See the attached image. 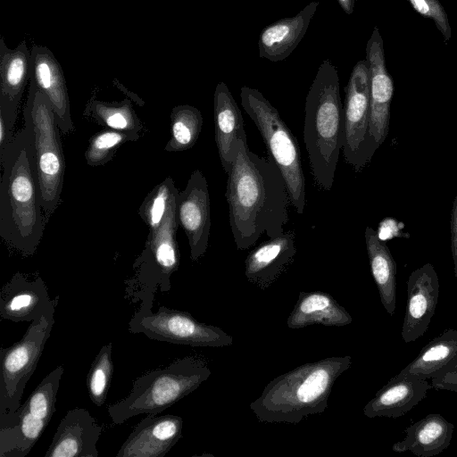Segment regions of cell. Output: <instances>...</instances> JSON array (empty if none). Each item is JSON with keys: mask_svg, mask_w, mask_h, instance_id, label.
Returning a JSON list of instances; mask_svg holds the SVG:
<instances>
[{"mask_svg": "<svg viewBox=\"0 0 457 457\" xmlns=\"http://www.w3.org/2000/svg\"><path fill=\"white\" fill-rule=\"evenodd\" d=\"M225 196L238 250L253 245L262 234L273 238L285 232L291 201L283 174L270 157L252 152L247 141L238 143Z\"/></svg>", "mask_w": 457, "mask_h": 457, "instance_id": "cell-1", "label": "cell"}, {"mask_svg": "<svg viewBox=\"0 0 457 457\" xmlns=\"http://www.w3.org/2000/svg\"><path fill=\"white\" fill-rule=\"evenodd\" d=\"M20 129L0 154V237L23 256L33 255L46 221L40 203V187L34 157V133L23 117Z\"/></svg>", "mask_w": 457, "mask_h": 457, "instance_id": "cell-2", "label": "cell"}, {"mask_svg": "<svg viewBox=\"0 0 457 457\" xmlns=\"http://www.w3.org/2000/svg\"><path fill=\"white\" fill-rule=\"evenodd\" d=\"M351 365L349 355L302 364L269 382L250 409L262 422L297 424L327 409L336 380Z\"/></svg>", "mask_w": 457, "mask_h": 457, "instance_id": "cell-3", "label": "cell"}, {"mask_svg": "<svg viewBox=\"0 0 457 457\" xmlns=\"http://www.w3.org/2000/svg\"><path fill=\"white\" fill-rule=\"evenodd\" d=\"M336 66L324 60L309 88L304 106L303 140L315 183L332 188L344 145V105Z\"/></svg>", "mask_w": 457, "mask_h": 457, "instance_id": "cell-4", "label": "cell"}, {"mask_svg": "<svg viewBox=\"0 0 457 457\" xmlns=\"http://www.w3.org/2000/svg\"><path fill=\"white\" fill-rule=\"evenodd\" d=\"M211 373L202 358L177 359L137 378L129 395L109 405L108 413L114 424L139 414H159L198 388Z\"/></svg>", "mask_w": 457, "mask_h": 457, "instance_id": "cell-5", "label": "cell"}, {"mask_svg": "<svg viewBox=\"0 0 457 457\" xmlns=\"http://www.w3.org/2000/svg\"><path fill=\"white\" fill-rule=\"evenodd\" d=\"M34 133V157L40 187V203L46 223L61 202L64 182L65 158L60 129L50 101L29 80L23 108Z\"/></svg>", "mask_w": 457, "mask_h": 457, "instance_id": "cell-6", "label": "cell"}, {"mask_svg": "<svg viewBox=\"0 0 457 457\" xmlns=\"http://www.w3.org/2000/svg\"><path fill=\"white\" fill-rule=\"evenodd\" d=\"M241 105L259 129L270 157L281 170L291 204L298 214L305 208V179L297 139L278 110L257 89L242 87Z\"/></svg>", "mask_w": 457, "mask_h": 457, "instance_id": "cell-7", "label": "cell"}, {"mask_svg": "<svg viewBox=\"0 0 457 457\" xmlns=\"http://www.w3.org/2000/svg\"><path fill=\"white\" fill-rule=\"evenodd\" d=\"M178 196V195H177ZM177 196L170 202L161 225L149 234L140 255L133 264L134 275L126 283V297L133 302L154 303L157 289L168 293L170 277L179 267V250L176 240Z\"/></svg>", "mask_w": 457, "mask_h": 457, "instance_id": "cell-8", "label": "cell"}, {"mask_svg": "<svg viewBox=\"0 0 457 457\" xmlns=\"http://www.w3.org/2000/svg\"><path fill=\"white\" fill-rule=\"evenodd\" d=\"M55 307L30 322L20 341L0 349V428L11 425L21 404L24 388L37 368L54 324Z\"/></svg>", "mask_w": 457, "mask_h": 457, "instance_id": "cell-9", "label": "cell"}, {"mask_svg": "<svg viewBox=\"0 0 457 457\" xmlns=\"http://www.w3.org/2000/svg\"><path fill=\"white\" fill-rule=\"evenodd\" d=\"M143 300L129 322V331L142 333L153 340L191 346L222 347L231 345L233 337L221 328L196 320L191 313L159 307Z\"/></svg>", "mask_w": 457, "mask_h": 457, "instance_id": "cell-10", "label": "cell"}, {"mask_svg": "<svg viewBox=\"0 0 457 457\" xmlns=\"http://www.w3.org/2000/svg\"><path fill=\"white\" fill-rule=\"evenodd\" d=\"M62 365L51 371L21 404L9 427L0 428V457H25L56 411Z\"/></svg>", "mask_w": 457, "mask_h": 457, "instance_id": "cell-11", "label": "cell"}, {"mask_svg": "<svg viewBox=\"0 0 457 457\" xmlns=\"http://www.w3.org/2000/svg\"><path fill=\"white\" fill-rule=\"evenodd\" d=\"M370 81L367 60L353 67L345 87L344 145L345 162L356 172L361 171L379 147L369 132L370 115Z\"/></svg>", "mask_w": 457, "mask_h": 457, "instance_id": "cell-12", "label": "cell"}, {"mask_svg": "<svg viewBox=\"0 0 457 457\" xmlns=\"http://www.w3.org/2000/svg\"><path fill=\"white\" fill-rule=\"evenodd\" d=\"M176 219L188 239L190 259L198 261L204 255L211 230V202L206 179L195 170L176 200Z\"/></svg>", "mask_w": 457, "mask_h": 457, "instance_id": "cell-13", "label": "cell"}, {"mask_svg": "<svg viewBox=\"0 0 457 457\" xmlns=\"http://www.w3.org/2000/svg\"><path fill=\"white\" fill-rule=\"evenodd\" d=\"M366 60L370 81V115L369 132L379 146L389 131L390 104L394 81L386 66L384 43L376 26L366 46Z\"/></svg>", "mask_w": 457, "mask_h": 457, "instance_id": "cell-14", "label": "cell"}, {"mask_svg": "<svg viewBox=\"0 0 457 457\" xmlns=\"http://www.w3.org/2000/svg\"><path fill=\"white\" fill-rule=\"evenodd\" d=\"M58 302L59 295L50 298L41 277L17 272L1 289L0 316L13 322H32L57 306Z\"/></svg>", "mask_w": 457, "mask_h": 457, "instance_id": "cell-15", "label": "cell"}, {"mask_svg": "<svg viewBox=\"0 0 457 457\" xmlns=\"http://www.w3.org/2000/svg\"><path fill=\"white\" fill-rule=\"evenodd\" d=\"M439 280L432 264L413 270L407 280V304L401 336L405 343L422 337L435 314Z\"/></svg>", "mask_w": 457, "mask_h": 457, "instance_id": "cell-16", "label": "cell"}, {"mask_svg": "<svg viewBox=\"0 0 457 457\" xmlns=\"http://www.w3.org/2000/svg\"><path fill=\"white\" fill-rule=\"evenodd\" d=\"M29 80L50 101L56 123L63 134L74 131L65 78L59 62L46 46L33 45L30 49Z\"/></svg>", "mask_w": 457, "mask_h": 457, "instance_id": "cell-17", "label": "cell"}, {"mask_svg": "<svg viewBox=\"0 0 457 457\" xmlns=\"http://www.w3.org/2000/svg\"><path fill=\"white\" fill-rule=\"evenodd\" d=\"M182 418L146 414L123 443L117 457H163L182 437Z\"/></svg>", "mask_w": 457, "mask_h": 457, "instance_id": "cell-18", "label": "cell"}, {"mask_svg": "<svg viewBox=\"0 0 457 457\" xmlns=\"http://www.w3.org/2000/svg\"><path fill=\"white\" fill-rule=\"evenodd\" d=\"M102 427L84 408L67 411L59 423L45 457H97Z\"/></svg>", "mask_w": 457, "mask_h": 457, "instance_id": "cell-19", "label": "cell"}, {"mask_svg": "<svg viewBox=\"0 0 457 457\" xmlns=\"http://www.w3.org/2000/svg\"><path fill=\"white\" fill-rule=\"evenodd\" d=\"M296 254L293 230L270 238L249 253L245 261L247 280L262 289L269 287L289 267Z\"/></svg>", "mask_w": 457, "mask_h": 457, "instance_id": "cell-20", "label": "cell"}, {"mask_svg": "<svg viewBox=\"0 0 457 457\" xmlns=\"http://www.w3.org/2000/svg\"><path fill=\"white\" fill-rule=\"evenodd\" d=\"M214 137L221 166L228 174L237 156L240 140L247 141L241 111L224 82L213 96Z\"/></svg>", "mask_w": 457, "mask_h": 457, "instance_id": "cell-21", "label": "cell"}, {"mask_svg": "<svg viewBox=\"0 0 457 457\" xmlns=\"http://www.w3.org/2000/svg\"><path fill=\"white\" fill-rule=\"evenodd\" d=\"M29 60L30 50L25 41L10 49L0 37V114L14 124L29 79Z\"/></svg>", "mask_w": 457, "mask_h": 457, "instance_id": "cell-22", "label": "cell"}, {"mask_svg": "<svg viewBox=\"0 0 457 457\" xmlns=\"http://www.w3.org/2000/svg\"><path fill=\"white\" fill-rule=\"evenodd\" d=\"M431 388L428 379L395 376L367 403L363 413L368 418H399L425 399Z\"/></svg>", "mask_w": 457, "mask_h": 457, "instance_id": "cell-23", "label": "cell"}, {"mask_svg": "<svg viewBox=\"0 0 457 457\" xmlns=\"http://www.w3.org/2000/svg\"><path fill=\"white\" fill-rule=\"evenodd\" d=\"M318 6L319 2L312 1L296 15L266 26L259 37L260 57L271 62L288 57L303 37Z\"/></svg>", "mask_w": 457, "mask_h": 457, "instance_id": "cell-24", "label": "cell"}, {"mask_svg": "<svg viewBox=\"0 0 457 457\" xmlns=\"http://www.w3.org/2000/svg\"><path fill=\"white\" fill-rule=\"evenodd\" d=\"M454 426L438 413H430L404 429L405 437L392 446L394 452H411L419 457H433L451 444Z\"/></svg>", "mask_w": 457, "mask_h": 457, "instance_id": "cell-25", "label": "cell"}, {"mask_svg": "<svg viewBox=\"0 0 457 457\" xmlns=\"http://www.w3.org/2000/svg\"><path fill=\"white\" fill-rule=\"evenodd\" d=\"M352 321L349 312L330 295L312 291L300 292L287 324L289 328L295 329L315 324L342 327Z\"/></svg>", "mask_w": 457, "mask_h": 457, "instance_id": "cell-26", "label": "cell"}, {"mask_svg": "<svg viewBox=\"0 0 457 457\" xmlns=\"http://www.w3.org/2000/svg\"><path fill=\"white\" fill-rule=\"evenodd\" d=\"M457 366V329L447 328L429 341L396 377L432 379Z\"/></svg>", "mask_w": 457, "mask_h": 457, "instance_id": "cell-27", "label": "cell"}, {"mask_svg": "<svg viewBox=\"0 0 457 457\" xmlns=\"http://www.w3.org/2000/svg\"><path fill=\"white\" fill-rule=\"evenodd\" d=\"M365 242L371 274L380 301L386 312L393 316L396 303V264L384 241L372 228H365Z\"/></svg>", "mask_w": 457, "mask_h": 457, "instance_id": "cell-28", "label": "cell"}, {"mask_svg": "<svg viewBox=\"0 0 457 457\" xmlns=\"http://www.w3.org/2000/svg\"><path fill=\"white\" fill-rule=\"evenodd\" d=\"M84 114L106 129L137 134L143 129V125L128 98L120 102L91 99Z\"/></svg>", "mask_w": 457, "mask_h": 457, "instance_id": "cell-29", "label": "cell"}, {"mask_svg": "<svg viewBox=\"0 0 457 457\" xmlns=\"http://www.w3.org/2000/svg\"><path fill=\"white\" fill-rule=\"evenodd\" d=\"M201 112L188 104L172 108L170 113V138L164 146L167 152H183L196 143L203 127Z\"/></svg>", "mask_w": 457, "mask_h": 457, "instance_id": "cell-30", "label": "cell"}, {"mask_svg": "<svg viewBox=\"0 0 457 457\" xmlns=\"http://www.w3.org/2000/svg\"><path fill=\"white\" fill-rule=\"evenodd\" d=\"M137 133H129L111 129H103L89 139L85 159L89 166L96 167L110 162L117 149L128 141H137Z\"/></svg>", "mask_w": 457, "mask_h": 457, "instance_id": "cell-31", "label": "cell"}, {"mask_svg": "<svg viewBox=\"0 0 457 457\" xmlns=\"http://www.w3.org/2000/svg\"><path fill=\"white\" fill-rule=\"evenodd\" d=\"M112 344L104 345L93 361L87 376V387L90 400L102 406L107 397L113 374Z\"/></svg>", "mask_w": 457, "mask_h": 457, "instance_id": "cell-32", "label": "cell"}, {"mask_svg": "<svg viewBox=\"0 0 457 457\" xmlns=\"http://www.w3.org/2000/svg\"><path fill=\"white\" fill-rule=\"evenodd\" d=\"M179 193L171 177H167L148 193L138 209V214L149 230L161 225L170 202Z\"/></svg>", "mask_w": 457, "mask_h": 457, "instance_id": "cell-33", "label": "cell"}, {"mask_svg": "<svg viewBox=\"0 0 457 457\" xmlns=\"http://www.w3.org/2000/svg\"><path fill=\"white\" fill-rule=\"evenodd\" d=\"M413 10L424 18L432 20L444 37V43L448 45L452 30L447 13L439 0H404Z\"/></svg>", "mask_w": 457, "mask_h": 457, "instance_id": "cell-34", "label": "cell"}, {"mask_svg": "<svg viewBox=\"0 0 457 457\" xmlns=\"http://www.w3.org/2000/svg\"><path fill=\"white\" fill-rule=\"evenodd\" d=\"M433 388L457 393V366L431 379Z\"/></svg>", "mask_w": 457, "mask_h": 457, "instance_id": "cell-35", "label": "cell"}, {"mask_svg": "<svg viewBox=\"0 0 457 457\" xmlns=\"http://www.w3.org/2000/svg\"><path fill=\"white\" fill-rule=\"evenodd\" d=\"M451 249L454 263V275L457 281V195L451 212Z\"/></svg>", "mask_w": 457, "mask_h": 457, "instance_id": "cell-36", "label": "cell"}, {"mask_svg": "<svg viewBox=\"0 0 457 457\" xmlns=\"http://www.w3.org/2000/svg\"><path fill=\"white\" fill-rule=\"evenodd\" d=\"M337 2L346 14L353 12L355 0H337Z\"/></svg>", "mask_w": 457, "mask_h": 457, "instance_id": "cell-37", "label": "cell"}]
</instances>
